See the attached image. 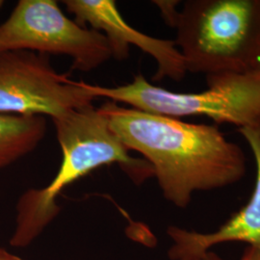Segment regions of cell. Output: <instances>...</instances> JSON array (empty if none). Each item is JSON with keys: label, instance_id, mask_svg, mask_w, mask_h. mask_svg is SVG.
I'll return each instance as SVG.
<instances>
[{"label": "cell", "instance_id": "9a60e30c", "mask_svg": "<svg viewBox=\"0 0 260 260\" xmlns=\"http://www.w3.org/2000/svg\"><path fill=\"white\" fill-rule=\"evenodd\" d=\"M3 4H4V1H2V0H0V8L3 6Z\"/></svg>", "mask_w": 260, "mask_h": 260}, {"label": "cell", "instance_id": "5bb4252c", "mask_svg": "<svg viewBox=\"0 0 260 260\" xmlns=\"http://www.w3.org/2000/svg\"><path fill=\"white\" fill-rule=\"evenodd\" d=\"M254 71L260 72V56L259 58H258V61H257V64H256V67H255V70H254Z\"/></svg>", "mask_w": 260, "mask_h": 260}, {"label": "cell", "instance_id": "30bf717a", "mask_svg": "<svg viewBox=\"0 0 260 260\" xmlns=\"http://www.w3.org/2000/svg\"><path fill=\"white\" fill-rule=\"evenodd\" d=\"M152 3L157 7L161 16L170 27H177L179 19L180 11L177 10V6L180 1L177 0H154Z\"/></svg>", "mask_w": 260, "mask_h": 260}, {"label": "cell", "instance_id": "4fadbf2b", "mask_svg": "<svg viewBox=\"0 0 260 260\" xmlns=\"http://www.w3.org/2000/svg\"><path fill=\"white\" fill-rule=\"evenodd\" d=\"M195 260H223L218 254H216V253H214L213 251H208V252H206L205 254H204L203 256H201V257H199V258H197Z\"/></svg>", "mask_w": 260, "mask_h": 260}, {"label": "cell", "instance_id": "52a82bcc", "mask_svg": "<svg viewBox=\"0 0 260 260\" xmlns=\"http://www.w3.org/2000/svg\"><path fill=\"white\" fill-rule=\"evenodd\" d=\"M63 3L78 24L83 27L89 24L103 33L109 43L112 58L120 61L127 59L130 46H134L156 61L157 71L153 80L168 77L181 81L184 78L187 73L184 59L175 41L150 37L130 26L114 0H66Z\"/></svg>", "mask_w": 260, "mask_h": 260}, {"label": "cell", "instance_id": "5b68a950", "mask_svg": "<svg viewBox=\"0 0 260 260\" xmlns=\"http://www.w3.org/2000/svg\"><path fill=\"white\" fill-rule=\"evenodd\" d=\"M70 56L73 70L91 72L112 58L102 32L69 19L54 0H20L0 24V51Z\"/></svg>", "mask_w": 260, "mask_h": 260}, {"label": "cell", "instance_id": "7a4b0ae2", "mask_svg": "<svg viewBox=\"0 0 260 260\" xmlns=\"http://www.w3.org/2000/svg\"><path fill=\"white\" fill-rule=\"evenodd\" d=\"M52 121L62 149V163L48 185L30 189L19 197L16 226L10 239L13 247H26L38 238L60 213L56 199L63 189L98 168L118 163L137 184L154 177L146 159L130 155L99 108L89 105Z\"/></svg>", "mask_w": 260, "mask_h": 260}, {"label": "cell", "instance_id": "3957f363", "mask_svg": "<svg viewBox=\"0 0 260 260\" xmlns=\"http://www.w3.org/2000/svg\"><path fill=\"white\" fill-rule=\"evenodd\" d=\"M175 44L187 73L253 72L260 56V0H188Z\"/></svg>", "mask_w": 260, "mask_h": 260}, {"label": "cell", "instance_id": "9c48e42d", "mask_svg": "<svg viewBox=\"0 0 260 260\" xmlns=\"http://www.w3.org/2000/svg\"><path fill=\"white\" fill-rule=\"evenodd\" d=\"M47 132L44 116L0 114V169L36 149Z\"/></svg>", "mask_w": 260, "mask_h": 260}, {"label": "cell", "instance_id": "8fae6325", "mask_svg": "<svg viewBox=\"0 0 260 260\" xmlns=\"http://www.w3.org/2000/svg\"><path fill=\"white\" fill-rule=\"evenodd\" d=\"M240 260H260V246H248Z\"/></svg>", "mask_w": 260, "mask_h": 260}, {"label": "cell", "instance_id": "7c38bea8", "mask_svg": "<svg viewBox=\"0 0 260 260\" xmlns=\"http://www.w3.org/2000/svg\"><path fill=\"white\" fill-rule=\"evenodd\" d=\"M0 260H22L15 254L10 253L9 251L0 248Z\"/></svg>", "mask_w": 260, "mask_h": 260}, {"label": "cell", "instance_id": "8992f818", "mask_svg": "<svg viewBox=\"0 0 260 260\" xmlns=\"http://www.w3.org/2000/svg\"><path fill=\"white\" fill-rule=\"evenodd\" d=\"M94 99L83 81L59 75L47 54L0 51V114L48 116L53 120L93 105Z\"/></svg>", "mask_w": 260, "mask_h": 260}, {"label": "cell", "instance_id": "ba28073f", "mask_svg": "<svg viewBox=\"0 0 260 260\" xmlns=\"http://www.w3.org/2000/svg\"><path fill=\"white\" fill-rule=\"evenodd\" d=\"M237 130L250 146L256 168L255 185L248 204L213 233L169 226L168 235L173 241L169 250L171 259L195 260L210 251L214 246L228 242L260 246V123Z\"/></svg>", "mask_w": 260, "mask_h": 260}, {"label": "cell", "instance_id": "6da1fadb", "mask_svg": "<svg viewBox=\"0 0 260 260\" xmlns=\"http://www.w3.org/2000/svg\"><path fill=\"white\" fill-rule=\"evenodd\" d=\"M99 110L128 150L141 153L153 169L163 197L185 208L196 192L239 182L247 173L240 146L214 125L192 123L114 102Z\"/></svg>", "mask_w": 260, "mask_h": 260}, {"label": "cell", "instance_id": "277c9868", "mask_svg": "<svg viewBox=\"0 0 260 260\" xmlns=\"http://www.w3.org/2000/svg\"><path fill=\"white\" fill-rule=\"evenodd\" d=\"M207 89L200 93H175L149 83L143 75L118 87L85 83L94 98H106L140 111L172 118L204 116L238 127L260 123V72L206 76Z\"/></svg>", "mask_w": 260, "mask_h": 260}]
</instances>
